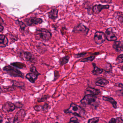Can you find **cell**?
Returning <instances> with one entry per match:
<instances>
[{
	"label": "cell",
	"instance_id": "cell-1",
	"mask_svg": "<svg viewBox=\"0 0 123 123\" xmlns=\"http://www.w3.org/2000/svg\"><path fill=\"white\" fill-rule=\"evenodd\" d=\"M66 114H72L78 117H83L85 116L86 111L82 108L74 103H72L69 108L64 110Z\"/></svg>",
	"mask_w": 123,
	"mask_h": 123
},
{
	"label": "cell",
	"instance_id": "cell-2",
	"mask_svg": "<svg viewBox=\"0 0 123 123\" xmlns=\"http://www.w3.org/2000/svg\"><path fill=\"white\" fill-rule=\"evenodd\" d=\"M52 37L51 33L46 29H38L35 32V38L36 40L47 41H49Z\"/></svg>",
	"mask_w": 123,
	"mask_h": 123
},
{
	"label": "cell",
	"instance_id": "cell-3",
	"mask_svg": "<svg viewBox=\"0 0 123 123\" xmlns=\"http://www.w3.org/2000/svg\"><path fill=\"white\" fill-rule=\"evenodd\" d=\"M3 70L11 77L23 78H24V74L22 72L11 65H8L5 66L3 68Z\"/></svg>",
	"mask_w": 123,
	"mask_h": 123
},
{
	"label": "cell",
	"instance_id": "cell-4",
	"mask_svg": "<svg viewBox=\"0 0 123 123\" xmlns=\"http://www.w3.org/2000/svg\"><path fill=\"white\" fill-rule=\"evenodd\" d=\"M23 21L26 26H31L41 24L43 20L40 18L31 17L25 18L23 20Z\"/></svg>",
	"mask_w": 123,
	"mask_h": 123
},
{
	"label": "cell",
	"instance_id": "cell-5",
	"mask_svg": "<svg viewBox=\"0 0 123 123\" xmlns=\"http://www.w3.org/2000/svg\"><path fill=\"white\" fill-rule=\"evenodd\" d=\"M89 31V29L88 28L82 23H80L74 27L72 32L75 33L82 34L85 36H86L88 34Z\"/></svg>",
	"mask_w": 123,
	"mask_h": 123
},
{
	"label": "cell",
	"instance_id": "cell-6",
	"mask_svg": "<svg viewBox=\"0 0 123 123\" xmlns=\"http://www.w3.org/2000/svg\"><path fill=\"white\" fill-rule=\"evenodd\" d=\"M93 39L96 44L98 45L102 44L106 39L105 33L101 31H96L94 35Z\"/></svg>",
	"mask_w": 123,
	"mask_h": 123
},
{
	"label": "cell",
	"instance_id": "cell-7",
	"mask_svg": "<svg viewBox=\"0 0 123 123\" xmlns=\"http://www.w3.org/2000/svg\"><path fill=\"white\" fill-rule=\"evenodd\" d=\"M97 98L95 96L92 94L86 95L83 99L80 101L82 104L85 105H89L94 103L96 101Z\"/></svg>",
	"mask_w": 123,
	"mask_h": 123
},
{
	"label": "cell",
	"instance_id": "cell-8",
	"mask_svg": "<svg viewBox=\"0 0 123 123\" xmlns=\"http://www.w3.org/2000/svg\"><path fill=\"white\" fill-rule=\"evenodd\" d=\"M26 115L25 111L21 109L16 113L13 119V123H19L22 122L24 120Z\"/></svg>",
	"mask_w": 123,
	"mask_h": 123
},
{
	"label": "cell",
	"instance_id": "cell-9",
	"mask_svg": "<svg viewBox=\"0 0 123 123\" xmlns=\"http://www.w3.org/2000/svg\"><path fill=\"white\" fill-rule=\"evenodd\" d=\"M106 39L109 41L115 42L117 39V37L113 31L112 28H108L105 33Z\"/></svg>",
	"mask_w": 123,
	"mask_h": 123
},
{
	"label": "cell",
	"instance_id": "cell-10",
	"mask_svg": "<svg viewBox=\"0 0 123 123\" xmlns=\"http://www.w3.org/2000/svg\"><path fill=\"white\" fill-rule=\"evenodd\" d=\"M23 59L27 62L35 63L37 62V59L34 55L30 52L24 51L23 52Z\"/></svg>",
	"mask_w": 123,
	"mask_h": 123
},
{
	"label": "cell",
	"instance_id": "cell-11",
	"mask_svg": "<svg viewBox=\"0 0 123 123\" xmlns=\"http://www.w3.org/2000/svg\"><path fill=\"white\" fill-rule=\"evenodd\" d=\"M110 7L109 5H102L101 4L96 5L92 7V11L93 12L98 14L103 9H108Z\"/></svg>",
	"mask_w": 123,
	"mask_h": 123
},
{
	"label": "cell",
	"instance_id": "cell-12",
	"mask_svg": "<svg viewBox=\"0 0 123 123\" xmlns=\"http://www.w3.org/2000/svg\"><path fill=\"white\" fill-rule=\"evenodd\" d=\"M3 111L5 112H11L13 111L16 109L15 104L11 102H6L2 106Z\"/></svg>",
	"mask_w": 123,
	"mask_h": 123
},
{
	"label": "cell",
	"instance_id": "cell-13",
	"mask_svg": "<svg viewBox=\"0 0 123 123\" xmlns=\"http://www.w3.org/2000/svg\"><path fill=\"white\" fill-rule=\"evenodd\" d=\"M49 18L52 20H56L58 17V10L56 8L54 7L48 13Z\"/></svg>",
	"mask_w": 123,
	"mask_h": 123
},
{
	"label": "cell",
	"instance_id": "cell-14",
	"mask_svg": "<svg viewBox=\"0 0 123 123\" xmlns=\"http://www.w3.org/2000/svg\"><path fill=\"white\" fill-rule=\"evenodd\" d=\"M113 48L117 52L122 51L123 49V42L120 41L114 42L113 44Z\"/></svg>",
	"mask_w": 123,
	"mask_h": 123
},
{
	"label": "cell",
	"instance_id": "cell-15",
	"mask_svg": "<svg viewBox=\"0 0 123 123\" xmlns=\"http://www.w3.org/2000/svg\"><path fill=\"white\" fill-rule=\"evenodd\" d=\"M109 82L106 79L103 78H99L96 80L95 84L97 86L104 87L109 84Z\"/></svg>",
	"mask_w": 123,
	"mask_h": 123
},
{
	"label": "cell",
	"instance_id": "cell-16",
	"mask_svg": "<svg viewBox=\"0 0 123 123\" xmlns=\"http://www.w3.org/2000/svg\"><path fill=\"white\" fill-rule=\"evenodd\" d=\"M39 75H38L36 74L32 73H29L26 74L25 77L30 82L34 83L35 82V81L37 80Z\"/></svg>",
	"mask_w": 123,
	"mask_h": 123
},
{
	"label": "cell",
	"instance_id": "cell-17",
	"mask_svg": "<svg viewBox=\"0 0 123 123\" xmlns=\"http://www.w3.org/2000/svg\"><path fill=\"white\" fill-rule=\"evenodd\" d=\"M8 39L5 35L3 34L0 35V47H6L8 44Z\"/></svg>",
	"mask_w": 123,
	"mask_h": 123
},
{
	"label": "cell",
	"instance_id": "cell-18",
	"mask_svg": "<svg viewBox=\"0 0 123 123\" xmlns=\"http://www.w3.org/2000/svg\"><path fill=\"white\" fill-rule=\"evenodd\" d=\"M114 19L122 25L123 23V14L122 12L116 11L113 15Z\"/></svg>",
	"mask_w": 123,
	"mask_h": 123
},
{
	"label": "cell",
	"instance_id": "cell-19",
	"mask_svg": "<svg viewBox=\"0 0 123 123\" xmlns=\"http://www.w3.org/2000/svg\"><path fill=\"white\" fill-rule=\"evenodd\" d=\"M103 100L110 102L112 104L113 108L115 109L117 108V102L112 97L104 96L103 97Z\"/></svg>",
	"mask_w": 123,
	"mask_h": 123
},
{
	"label": "cell",
	"instance_id": "cell-20",
	"mask_svg": "<svg viewBox=\"0 0 123 123\" xmlns=\"http://www.w3.org/2000/svg\"><path fill=\"white\" fill-rule=\"evenodd\" d=\"M92 65L93 67V69L92 70L91 73L93 74L96 75L102 74L103 71V69L97 67L95 63H92Z\"/></svg>",
	"mask_w": 123,
	"mask_h": 123
},
{
	"label": "cell",
	"instance_id": "cell-21",
	"mask_svg": "<svg viewBox=\"0 0 123 123\" xmlns=\"http://www.w3.org/2000/svg\"><path fill=\"white\" fill-rule=\"evenodd\" d=\"M10 65L11 66L15 68H16L18 69H24L26 68V64L24 63L19 62H11Z\"/></svg>",
	"mask_w": 123,
	"mask_h": 123
},
{
	"label": "cell",
	"instance_id": "cell-22",
	"mask_svg": "<svg viewBox=\"0 0 123 123\" xmlns=\"http://www.w3.org/2000/svg\"><path fill=\"white\" fill-rule=\"evenodd\" d=\"M86 90L88 92H90L92 95L95 96L98 95L100 93V90L91 87H88L86 88Z\"/></svg>",
	"mask_w": 123,
	"mask_h": 123
},
{
	"label": "cell",
	"instance_id": "cell-23",
	"mask_svg": "<svg viewBox=\"0 0 123 123\" xmlns=\"http://www.w3.org/2000/svg\"><path fill=\"white\" fill-rule=\"evenodd\" d=\"M11 82H12V86L15 87H18L20 88H21L24 89L25 88V84L22 82H18L16 80H11Z\"/></svg>",
	"mask_w": 123,
	"mask_h": 123
},
{
	"label": "cell",
	"instance_id": "cell-24",
	"mask_svg": "<svg viewBox=\"0 0 123 123\" xmlns=\"http://www.w3.org/2000/svg\"><path fill=\"white\" fill-rule=\"evenodd\" d=\"M70 57L69 56H65L64 57L61 58L60 59V66H62L68 63L69 62Z\"/></svg>",
	"mask_w": 123,
	"mask_h": 123
},
{
	"label": "cell",
	"instance_id": "cell-25",
	"mask_svg": "<svg viewBox=\"0 0 123 123\" xmlns=\"http://www.w3.org/2000/svg\"><path fill=\"white\" fill-rule=\"evenodd\" d=\"M16 23L19 26L20 29L22 31H25L26 28L27 26L23 21H20L18 20L16 21Z\"/></svg>",
	"mask_w": 123,
	"mask_h": 123
},
{
	"label": "cell",
	"instance_id": "cell-26",
	"mask_svg": "<svg viewBox=\"0 0 123 123\" xmlns=\"http://www.w3.org/2000/svg\"><path fill=\"white\" fill-rule=\"evenodd\" d=\"M95 56H91L87 58H84L80 61L81 62H91L95 59Z\"/></svg>",
	"mask_w": 123,
	"mask_h": 123
},
{
	"label": "cell",
	"instance_id": "cell-27",
	"mask_svg": "<svg viewBox=\"0 0 123 123\" xmlns=\"http://www.w3.org/2000/svg\"><path fill=\"white\" fill-rule=\"evenodd\" d=\"M30 70L32 73H34V74H36L38 75H41V73H39L37 71V69L33 65H31L30 67Z\"/></svg>",
	"mask_w": 123,
	"mask_h": 123
},
{
	"label": "cell",
	"instance_id": "cell-28",
	"mask_svg": "<svg viewBox=\"0 0 123 123\" xmlns=\"http://www.w3.org/2000/svg\"><path fill=\"white\" fill-rule=\"evenodd\" d=\"M50 97V96L49 95H45L42 96L40 99L37 100V101L39 102V103H41V102H44V101L47 100V99L49 98Z\"/></svg>",
	"mask_w": 123,
	"mask_h": 123
},
{
	"label": "cell",
	"instance_id": "cell-29",
	"mask_svg": "<svg viewBox=\"0 0 123 123\" xmlns=\"http://www.w3.org/2000/svg\"><path fill=\"white\" fill-rule=\"evenodd\" d=\"M50 107L48 104L45 103L42 106V111H43L44 113H47L49 111V110L50 109Z\"/></svg>",
	"mask_w": 123,
	"mask_h": 123
},
{
	"label": "cell",
	"instance_id": "cell-30",
	"mask_svg": "<svg viewBox=\"0 0 123 123\" xmlns=\"http://www.w3.org/2000/svg\"><path fill=\"white\" fill-rule=\"evenodd\" d=\"M107 73L111 72H112V67L111 65L109 63H108L106 65V67H105V69L103 70Z\"/></svg>",
	"mask_w": 123,
	"mask_h": 123
},
{
	"label": "cell",
	"instance_id": "cell-31",
	"mask_svg": "<svg viewBox=\"0 0 123 123\" xmlns=\"http://www.w3.org/2000/svg\"><path fill=\"white\" fill-rule=\"evenodd\" d=\"M116 61L118 64H122L123 62V54H121L118 56L117 58Z\"/></svg>",
	"mask_w": 123,
	"mask_h": 123
},
{
	"label": "cell",
	"instance_id": "cell-32",
	"mask_svg": "<svg viewBox=\"0 0 123 123\" xmlns=\"http://www.w3.org/2000/svg\"><path fill=\"white\" fill-rule=\"evenodd\" d=\"M99 120V117H95L92 118L90 119L87 123H98Z\"/></svg>",
	"mask_w": 123,
	"mask_h": 123
},
{
	"label": "cell",
	"instance_id": "cell-33",
	"mask_svg": "<svg viewBox=\"0 0 123 123\" xmlns=\"http://www.w3.org/2000/svg\"><path fill=\"white\" fill-rule=\"evenodd\" d=\"M87 53L86 52H82V53H78L74 55V56L76 58H79L85 56Z\"/></svg>",
	"mask_w": 123,
	"mask_h": 123
},
{
	"label": "cell",
	"instance_id": "cell-34",
	"mask_svg": "<svg viewBox=\"0 0 123 123\" xmlns=\"http://www.w3.org/2000/svg\"><path fill=\"white\" fill-rule=\"evenodd\" d=\"M68 123H80L78 119L76 117H72L70 119Z\"/></svg>",
	"mask_w": 123,
	"mask_h": 123
},
{
	"label": "cell",
	"instance_id": "cell-35",
	"mask_svg": "<svg viewBox=\"0 0 123 123\" xmlns=\"http://www.w3.org/2000/svg\"><path fill=\"white\" fill-rule=\"evenodd\" d=\"M4 22L2 18L0 16V32H2L4 29V26L3 24H4Z\"/></svg>",
	"mask_w": 123,
	"mask_h": 123
},
{
	"label": "cell",
	"instance_id": "cell-36",
	"mask_svg": "<svg viewBox=\"0 0 123 123\" xmlns=\"http://www.w3.org/2000/svg\"><path fill=\"white\" fill-rule=\"evenodd\" d=\"M16 108H23L24 106V104L21 102H17L14 104Z\"/></svg>",
	"mask_w": 123,
	"mask_h": 123
},
{
	"label": "cell",
	"instance_id": "cell-37",
	"mask_svg": "<svg viewBox=\"0 0 123 123\" xmlns=\"http://www.w3.org/2000/svg\"><path fill=\"white\" fill-rule=\"evenodd\" d=\"M34 109L36 111H42V106L41 105L36 106H34Z\"/></svg>",
	"mask_w": 123,
	"mask_h": 123
},
{
	"label": "cell",
	"instance_id": "cell-38",
	"mask_svg": "<svg viewBox=\"0 0 123 123\" xmlns=\"http://www.w3.org/2000/svg\"><path fill=\"white\" fill-rule=\"evenodd\" d=\"M5 91H11L15 90L16 89L15 87L14 86H12L11 87H8L6 88H4Z\"/></svg>",
	"mask_w": 123,
	"mask_h": 123
},
{
	"label": "cell",
	"instance_id": "cell-39",
	"mask_svg": "<svg viewBox=\"0 0 123 123\" xmlns=\"http://www.w3.org/2000/svg\"><path fill=\"white\" fill-rule=\"evenodd\" d=\"M55 77H54V80L55 81L57 79H58L59 78V77L60 76V74L59 73V72L58 71H55Z\"/></svg>",
	"mask_w": 123,
	"mask_h": 123
},
{
	"label": "cell",
	"instance_id": "cell-40",
	"mask_svg": "<svg viewBox=\"0 0 123 123\" xmlns=\"http://www.w3.org/2000/svg\"><path fill=\"white\" fill-rule=\"evenodd\" d=\"M116 123H123V119L121 117H119L116 118Z\"/></svg>",
	"mask_w": 123,
	"mask_h": 123
},
{
	"label": "cell",
	"instance_id": "cell-41",
	"mask_svg": "<svg viewBox=\"0 0 123 123\" xmlns=\"http://www.w3.org/2000/svg\"><path fill=\"white\" fill-rule=\"evenodd\" d=\"M100 2L103 3H106L108 4H111L112 2V0H100Z\"/></svg>",
	"mask_w": 123,
	"mask_h": 123
},
{
	"label": "cell",
	"instance_id": "cell-42",
	"mask_svg": "<svg viewBox=\"0 0 123 123\" xmlns=\"http://www.w3.org/2000/svg\"><path fill=\"white\" fill-rule=\"evenodd\" d=\"M10 38L11 39V40H13V41H14V42L17 41V40L18 39V38L17 37H16L15 36H13L12 35H10Z\"/></svg>",
	"mask_w": 123,
	"mask_h": 123
},
{
	"label": "cell",
	"instance_id": "cell-43",
	"mask_svg": "<svg viewBox=\"0 0 123 123\" xmlns=\"http://www.w3.org/2000/svg\"><path fill=\"white\" fill-rule=\"evenodd\" d=\"M109 123H116V119L115 118H113L111 119L109 122Z\"/></svg>",
	"mask_w": 123,
	"mask_h": 123
},
{
	"label": "cell",
	"instance_id": "cell-44",
	"mask_svg": "<svg viewBox=\"0 0 123 123\" xmlns=\"http://www.w3.org/2000/svg\"><path fill=\"white\" fill-rule=\"evenodd\" d=\"M115 86L117 87H119L121 88L122 89L123 88V84L122 83H117L115 84Z\"/></svg>",
	"mask_w": 123,
	"mask_h": 123
},
{
	"label": "cell",
	"instance_id": "cell-45",
	"mask_svg": "<svg viewBox=\"0 0 123 123\" xmlns=\"http://www.w3.org/2000/svg\"><path fill=\"white\" fill-rule=\"evenodd\" d=\"M3 122V118L1 116H0V123H2Z\"/></svg>",
	"mask_w": 123,
	"mask_h": 123
},
{
	"label": "cell",
	"instance_id": "cell-46",
	"mask_svg": "<svg viewBox=\"0 0 123 123\" xmlns=\"http://www.w3.org/2000/svg\"><path fill=\"white\" fill-rule=\"evenodd\" d=\"M30 123H40V122H39V121H38V120H37L36 121H34L31 122Z\"/></svg>",
	"mask_w": 123,
	"mask_h": 123
},
{
	"label": "cell",
	"instance_id": "cell-47",
	"mask_svg": "<svg viewBox=\"0 0 123 123\" xmlns=\"http://www.w3.org/2000/svg\"><path fill=\"white\" fill-rule=\"evenodd\" d=\"M3 90H2V88H1L0 87V94L2 92Z\"/></svg>",
	"mask_w": 123,
	"mask_h": 123
},
{
	"label": "cell",
	"instance_id": "cell-48",
	"mask_svg": "<svg viewBox=\"0 0 123 123\" xmlns=\"http://www.w3.org/2000/svg\"><path fill=\"white\" fill-rule=\"evenodd\" d=\"M6 123H10V122H6Z\"/></svg>",
	"mask_w": 123,
	"mask_h": 123
},
{
	"label": "cell",
	"instance_id": "cell-49",
	"mask_svg": "<svg viewBox=\"0 0 123 123\" xmlns=\"http://www.w3.org/2000/svg\"><path fill=\"white\" fill-rule=\"evenodd\" d=\"M59 123V122H56V123Z\"/></svg>",
	"mask_w": 123,
	"mask_h": 123
}]
</instances>
